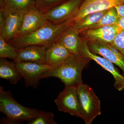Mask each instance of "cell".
I'll return each mask as SVG.
<instances>
[{"label": "cell", "instance_id": "4", "mask_svg": "<svg viewBox=\"0 0 124 124\" xmlns=\"http://www.w3.org/2000/svg\"><path fill=\"white\" fill-rule=\"evenodd\" d=\"M81 118L86 124H91L101 114V102L93 90L83 83L77 87Z\"/></svg>", "mask_w": 124, "mask_h": 124}, {"label": "cell", "instance_id": "16", "mask_svg": "<svg viewBox=\"0 0 124 124\" xmlns=\"http://www.w3.org/2000/svg\"><path fill=\"white\" fill-rule=\"evenodd\" d=\"M71 54L63 45L56 41L46 49L45 56V64L54 66L59 64Z\"/></svg>", "mask_w": 124, "mask_h": 124}, {"label": "cell", "instance_id": "26", "mask_svg": "<svg viewBox=\"0 0 124 124\" xmlns=\"http://www.w3.org/2000/svg\"><path fill=\"white\" fill-rule=\"evenodd\" d=\"M116 24L121 30H124V17H120Z\"/></svg>", "mask_w": 124, "mask_h": 124}, {"label": "cell", "instance_id": "12", "mask_svg": "<svg viewBox=\"0 0 124 124\" xmlns=\"http://www.w3.org/2000/svg\"><path fill=\"white\" fill-rule=\"evenodd\" d=\"M48 23L44 14L36 8L32 9L23 15L20 29L15 38L33 32Z\"/></svg>", "mask_w": 124, "mask_h": 124}, {"label": "cell", "instance_id": "25", "mask_svg": "<svg viewBox=\"0 0 124 124\" xmlns=\"http://www.w3.org/2000/svg\"><path fill=\"white\" fill-rule=\"evenodd\" d=\"M118 16L120 17H124V4L119 5L116 6Z\"/></svg>", "mask_w": 124, "mask_h": 124}, {"label": "cell", "instance_id": "8", "mask_svg": "<svg viewBox=\"0 0 124 124\" xmlns=\"http://www.w3.org/2000/svg\"><path fill=\"white\" fill-rule=\"evenodd\" d=\"M54 102L60 111L81 118L76 86H65Z\"/></svg>", "mask_w": 124, "mask_h": 124}, {"label": "cell", "instance_id": "23", "mask_svg": "<svg viewBox=\"0 0 124 124\" xmlns=\"http://www.w3.org/2000/svg\"><path fill=\"white\" fill-rule=\"evenodd\" d=\"M53 113L50 112L40 110L33 119L27 122L28 124H57L54 119Z\"/></svg>", "mask_w": 124, "mask_h": 124}, {"label": "cell", "instance_id": "19", "mask_svg": "<svg viewBox=\"0 0 124 124\" xmlns=\"http://www.w3.org/2000/svg\"><path fill=\"white\" fill-rule=\"evenodd\" d=\"M108 10L98 11L88 15L80 20L73 22V27L80 33L98 22Z\"/></svg>", "mask_w": 124, "mask_h": 124}, {"label": "cell", "instance_id": "6", "mask_svg": "<svg viewBox=\"0 0 124 124\" xmlns=\"http://www.w3.org/2000/svg\"><path fill=\"white\" fill-rule=\"evenodd\" d=\"M83 0H66L45 14L48 22L54 24H61L77 14Z\"/></svg>", "mask_w": 124, "mask_h": 124}, {"label": "cell", "instance_id": "21", "mask_svg": "<svg viewBox=\"0 0 124 124\" xmlns=\"http://www.w3.org/2000/svg\"><path fill=\"white\" fill-rule=\"evenodd\" d=\"M18 49L0 37V58H9L15 62L17 56Z\"/></svg>", "mask_w": 124, "mask_h": 124}, {"label": "cell", "instance_id": "24", "mask_svg": "<svg viewBox=\"0 0 124 124\" xmlns=\"http://www.w3.org/2000/svg\"><path fill=\"white\" fill-rule=\"evenodd\" d=\"M111 44L124 55V30H121L117 33Z\"/></svg>", "mask_w": 124, "mask_h": 124}, {"label": "cell", "instance_id": "22", "mask_svg": "<svg viewBox=\"0 0 124 124\" xmlns=\"http://www.w3.org/2000/svg\"><path fill=\"white\" fill-rule=\"evenodd\" d=\"M66 0H35L36 7L42 13L46 14Z\"/></svg>", "mask_w": 124, "mask_h": 124}, {"label": "cell", "instance_id": "17", "mask_svg": "<svg viewBox=\"0 0 124 124\" xmlns=\"http://www.w3.org/2000/svg\"><path fill=\"white\" fill-rule=\"evenodd\" d=\"M0 8L12 13L24 15L36 7L35 0H0Z\"/></svg>", "mask_w": 124, "mask_h": 124}, {"label": "cell", "instance_id": "14", "mask_svg": "<svg viewBox=\"0 0 124 124\" xmlns=\"http://www.w3.org/2000/svg\"><path fill=\"white\" fill-rule=\"evenodd\" d=\"M48 47L39 45H31L18 49L17 56L15 62H31L45 64V56Z\"/></svg>", "mask_w": 124, "mask_h": 124}, {"label": "cell", "instance_id": "11", "mask_svg": "<svg viewBox=\"0 0 124 124\" xmlns=\"http://www.w3.org/2000/svg\"><path fill=\"white\" fill-rule=\"evenodd\" d=\"M121 29L116 24L87 29L80 33V37L87 41H99L112 43Z\"/></svg>", "mask_w": 124, "mask_h": 124}, {"label": "cell", "instance_id": "18", "mask_svg": "<svg viewBox=\"0 0 124 124\" xmlns=\"http://www.w3.org/2000/svg\"><path fill=\"white\" fill-rule=\"evenodd\" d=\"M0 78L8 81L10 84L15 85L23 78L18 71L15 62L6 58L0 59Z\"/></svg>", "mask_w": 124, "mask_h": 124}, {"label": "cell", "instance_id": "1", "mask_svg": "<svg viewBox=\"0 0 124 124\" xmlns=\"http://www.w3.org/2000/svg\"><path fill=\"white\" fill-rule=\"evenodd\" d=\"M91 60L81 54H72L64 62L53 66L45 72L41 79L57 78L64 83L65 86L77 87L83 83L82 71Z\"/></svg>", "mask_w": 124, "mask_h": 124}, {"label": "cell", "instance_id": "9", "mask_svg": "<svg viewBox=\"0 0 124 124\" xmlns=\"http://www.w3.org/2000/svg\"><path fill=\"white\" fill-rule=\"evenodd\" d=\"M90 51L99 54L116 65L122 70L124 75V55L111 43L99 41H87Z\"/></svg>", "mask_w": 124, "mask_h": 124}, {"label": "cell", "instance_id": "5", "mask_svg": "<svg viewBox=\"0 0 124 124\" xmlns=\"http://www.w3.org/2000/svg\"><path fill=\"white\" fill-rule=\"evenodd\" d=\"M80 54L93 60L104 70L112 74L115 80L114 86L118 91L124 89V75L120 72L114 64L110 61L103 57L92 53L88 46L86 41L81 38Z\"/></svg>", "mask_w": 124, "mask_h": 124}, {"label": "cell", "instance_id": "3", "mask_svg": "<svg viewBox=\"0 0 124 124\" xmlns=\"http://www.w3.org/2000/svg\"><path fill=\"white\" fill-rule=\"evenodd\" d=\"M39 111L22 106L15 100L11 91H5L0 86V111L6 116L2 118L1 124L29 122L36 117Z\"/></svg>", "mask_w": 124, "mask_h": 124}, {"label": "cell", "instance_id": "13", "mask_svg": "<svg viewBox=\"0 0 124 124\" xmlns=\"http://www.w3.org/2000/svg\"><path fill=\"white\" fill-rule=\"evenodd\" d=\"M4 12L5 21L3 28L0 31V37L8 42L16 37L20 29L24 15L13 14L0 8Z\"/></svg>", "mask_w": 124, "mask_h": 124}, {"label": "cell", "instance_id": "15", "mask_svg": "<svg viewBox=\"0 0 124 124\" xmlns=\"http://www.w3.org/2000/svg\"><path fill=\"white\" fill-rule=\"evenodd\" d=\"M79 35L80 33L72 24L62 33L56 41L63 45L72 54H80L81 38Z\"/></svg>", "mask_w": 124, "mask_h": 124}, {"label": "cell", "instance_id": "10", "mask_svg": "<svg viewBox=\"0 0 124 124\" xmlns=\"http://www.w3.org/2000/svg\"><path fill=\"white\" fill-rule=\"evenodd\" d=\"M124 4V0H83L73 22L78 21L89 14L109 9Z\"/></svg>", "mask_w": 124, "mask_h": 124}, {"label": "cell", "instance_id": "20", "mask_svg": "<svg viewBox=\"0 0 124 124\" xmlns=\"http://www.w3.org/2000/svg\"><path fill=\"white\" fill-rule=\"evenodd\" d=\"M119 18L115 7H112L108 10L98 22L89 27L87 29L116 24Z\"/></svg>", "mask_w": 124, "mask_h": 124}, {"label": "cell", "instance_id": "7", "mask_svg": "<svg viewBox=\"0 0 124 124\" xmlns=\"http://www.w3.org/2000/svg\"><path fill=\"white\" fill-rule=\"evenodd\" d=\"M15 62L18 71L24 79L26 86L34 89L38 87L42 74L53 67L31 62Z\"/></svg>", "mask_w": 124, "mask_h": 124}, {"label": "cell", "instance_id": "2", "mask_svg": "<svg viewBox=\"0 0 124 124\" xmlns=\"http://www.w3.org/2000/svg\"><path fill=\"white\" fill-rule=\"evenodd\" d=\"M73 18L58 24L48 22L33 32L16 37L8 43L18 49L31 45L49 46L56 42L62 33L73 23Z\"/></svg>", "mask_w": 124, "mask_h": 124}]
</instances>
